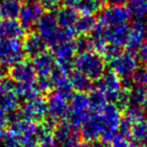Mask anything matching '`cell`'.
Returning <instances> with one entry per match:
<instances>
[{"instance_id": "obj_1", "label": "cell", "mask_w": 147, "mask_h": 147, "mask_svg": "<svg viewBox=\"0 0 147 147\" xmlns=\"http://www.w3.org/2000/svg\"><path fill=\"white\" fill-rule=\"evenodd\" d=\"M96 90L102 93L107 100L121 105H128V96L123 90L122 80L114 71H104L97 80Z\"/></svg>"}, {"instance_id": "obj_2", "label": "cell", "mask_w": 147, "mask_h": 147, "mask_svg": "<svg viewBox=\"0 0 147 147\" xmlns=\"http://www.w3.org/2000/svg\"><path fill=\"white\" fill-rule=\"evenodd\" d=\"M10 134L19 143L20 147H36L39 125L36 122L23 119L20 115H14L11 119Z\"/></svg>"}, {"instance_id": "obj_3", "label": "cell", "mask_w": 147, "mask_h": 147, "mask_svg": "<svg viewBox=\"0 0 147 147\" xmlns=\"http://www.w3.org/2000/svg\"><path fill=\"white\" fill-rule=\"evenodd\" d=\"M74 67L90 80H98L105 71V61L100 53L94 51H79L74 57Z\"/></svg>"}, {"instance_id": "obj_4", "label": "cell", "mask_w": 147, "mask_h": 147, "mask_svg": "<svg viewBox=\"0 0 147 147\" xmlns=\"http://www.w3.org/2000/svg\"><path fill=\"white\" fill-rule=\"evenodd\" d=\"M96 115L101 126L100 138L105 143L111 142L117 136L122 121L121 112L118 106L114 103H109L100 113Z\"/></svg>"}, {"instance_id": "obj_5", "label": "cell", "mask_w": 147, "mask_h": 147, "mask_svg": "<svg viewBox=\"0 0 147 147\" xmlns=\"http://www.w3.org/2000/svg\"><path fill=\"white\" fill-rule=\"evenodd\" d=\"M69 122L76 126L82 125L90 116V104H89V95L83 92L73 94L69 102Z\"/></svg>"}, {"instance_id": "obj_6", "label": "cell", "mask_w": 147, "mask_h": 147, "mask_svg": "<svg viewBox=\"0 0 147 147\" xmlns=\"http://www.w3.org/2000/svg\"><path fill=\"white\" fill-rule=\"evenodd\" d=\"M36 30L45 43L51 47L61 39V28L57 24L55 12L45 13L37 22Z\"/></svg>"}, {"instance_id": "obj_7", "label": "cell", "mask_w": 147, "mask_h": 147, "mask_svg": "<svg viewBox=\"0 0 147 147\" xmlns=\"http://www.w3.org/2000/svg\"><path fill=\"white\" fill-rule=\"evenodd\" d=\"M130 17V11L127 6L122 4H109L101 10L97 23L101 26L127 24Z\"/></svg>"}, {"instance_id": "obj_8", "label": "cell", "mask_w": 147, "mask_h": 147, "mask_svg": "<svg viewBox=\"0 0 147 147\" xmlns=\"http://www.w3.org/2000/svg\"><path fill=\"white\" fill-rule=\"evenodd\" d=\"M112 71L123 79L130 78L138 69V57L133 51H120L117 57L110 61Z\"/></svg>"}, {"instance_id": "obj_9", "label": "cell", "mask_w": 147, "mask_h": 147, "mask_svg": "<svg viewBox=\"0 0 147 147\" xmlns=\"http://www.w3.org/2000/svg\"><path fill=\"white\" fill-rule=\"evenodd\" d=\"M130 26L127 24L112 25V26H101L97 23L93 33L99 34L110 45L116 47H126L127 39L129 35Z\"/></svg>"}, {"instance_id": "obj_10", "label": "cell", "mask_w": 147, "mask_h": 147, "mask_svg": "<svg viewBox=\"0 0 147 147\" xmlns=\"http://www.w3.org/2000/svg\"><path fill=\"white\" fill-rule=\"evenodd\" d=\"M24 51L19 39H0V65L12 67L20 61Z\"/></svg>"}, {"instance_id": "obj_11", "label": "cell", "mask_w": 147, "mask_h": 147, "mask_svg": "<svg viewBox=\"0 0 147 147\" xmlns=\"http://www.w3.org/2000/svg\"><path fill=\"white\" fill-rule=\"evenodd\" d=\"M21 118L29 121H40L47 115V100L41 96H35L30 99H25L20 106Z\"/></svg>"}, {"instance_id": "obj_12", "label": "cell", "mask_w": 147, "mask_h": 147, "mask_svg": "<svg viewBox=\"0 0 147 147\" xmlns=\"http://www.w3.org/2000/svg\"><path fill=\"white\" fill-rule=\"evenodd\" d=\"M69 99L65 98L57 92H53L47 100V115L49 122L55 124L63 120L69 114Z\"/></svg>"}, {"instance_id": "obj_13", "label": "cell", "mask_w": 147, "mask_h": 147, "mask_svg": "<svg viewBox=\"0 0 147 147\" xmlns=\"http://www.w3.org/2000/svg\"><path fill=\"white\" fill-rule=\"evenodd\" d=\"M53 137L59 147H71L80 142L81 131L71 122H61L53 131Z\"/></svg>"}, {"instance_id": "obj_14", "label": "cell", "mask_w": 147, "mask_h": 147, "mask_svg": "<svg viewBox=\"0 0 147 147\" xmlns=\"http://www.w3.org/2000/svg\"><path fill=\"white\" fill-rule=\"evenodd\" d=\"M19 98L15 84L11 79L0 80V108L6 112H14L19 105Z\"/></svg>"}, {"instance_id": "obj_15", "label": "cell", "mask_w": 147, "mask_h": 147, "mask_svg": "<svg viewBox=\"0 0 147 147\" xmlns=\"http://www.w3.org/2000/svg\"><path fill=\"white\" fill-rule=\"evenodd\" d=\"M43 14L42 5L35 0H30L21 6L18 15V22L23 29H30L31 27L36 26Z\"/></svg>"}, {"instance_id": "obj_16", "label": "cell", "mask_w": 147, "mask_h": 147, "mask_svg": "<svg viewBox=\"0 0 147 147\" xmlns=\"http://www.w3.org/2000/svg\"><path fill=\"white\" fill-rule=\"evenodd\" d=\"M10 79L15 84H35L37 75L32 63L28 61H18L10 69Z\"/></svg>"}, {"instance_id": "obj_17", "label": "cell", "mask_w": 147, "mask_h": 147, "mask_svg": "<svg viewBox=\"0 0 147 147\" xmlns=\"http://www.w3.org/2000/svg\"><path fill=\"white\" fill-rule=\"evenodd\" d=\"M147 35V25L142 19L136 18L129 29V35L127 39L126 47L128 51H133L145 41Z\"/></svg>"}, {"instance_id": "obj_18", "label": "cell", "mask_w": 147, "mask_h": 147, "mask_svg": "<svg viewBox=\"0 0 147 147\" xmlns=\"http://www.w3.org/2000/svg\"><path fill=\"white\" fill-rule=\"evenodd\" d=\"M32 65L36 71L37 78H51L57 69L55 59L51 53H42L33 59Z\"/></svg>"}, {"instance_id": "obj_19", "label": "cell", "mask_w": 147, "mask_h": 147, "mask_svg": "<svg viewBox=\"0 0 147 147\" xmlns=\"http://www.w3.org/2000/svg\"><path fill=\"white\" fill-rule=\"evenodd\" d=\"M24 35V29L15 19L0 20V39H20Z\"/></svg>"}, {"instance_id": "obj_20", "label": "cell", "mask_w": 147, "mask_h": 147, "mask_svg": "<svg viewBox=\"0 0 147 147\" xmlns=\"http://www.w3.org/2000/svg\"><path fill=\"white\" fill-rule=\"evenodd\" d=\"M22 47H23L24 53H26L27 55L34 59L35 57L45 53V47H47V43L41 38L38 33H30L25 38Z\"/></svg>"}, {"instance_id": "obj_21", "label": "cell", "mask_w": 147, "mask_h": 147, "mask_svg": "<svg viewBox=\"0 0 147 147\" xmlns=\"http://www.w3.org/2000/svg\"><path fill=\"white\" fill-rule=\"evenodd\" d=\"M81 136L86 141H96L101 137V126L96 114H90L87 120L82 124Z\"/></svg>"}, {"instance_id": "obj_22", "label": "cell", "mask_w": 147, "mask_h": 147, "mask_svg": "<svg viewBox=\"0 0 147 147\" xmlns=\"http://www.w3.org/2000/svg\"><path fill=\"white\" fill-rule=\"evenodd\" d=\"M55 17L57 24L61 29H69L75 26V23L78 19V13L75 8L65 6L57 10Z\"/></svg>"}, {"instance_id": "obj_23", "label": "cell", "mask_w": 147, "mask_h": 147, "mask_svg": "<svg viewBox=\"0 0 147 147\" xmlns=\"http://www.w3.org/2000/svg\"><path fill=\"white\" fill-rule=\"evenodd\" d=\"M69 79L71 81L73 89L77 90L78 92L86 93L87 91L92 89V80H90L88 77L83 75L80 71H71L69 75Z\"/></svg>"}, {"instance_id": "obj_24", "label": "cell", "mask_w": 147, "mask_h": 147, "mask_svg": "<svg viewBox=\"0 0 147 147\" xmlns=\"http://www.w3.org/2000/svg\"><path fill=\"white\" fill-rule=\"evenodd\" d=\"M20 2L16 0H2L0 2V16L4 19H15L20 12Z\"/></svg>"}, {"instance_id": "obj_25", "label": "cell", "mask_w": 147, "mask_h": 147, "mask_svg": "<svg viewBox=\"0 0 147 147\" xmlns=\"http://www.w3.org/2000/svg\"><path fill=\"white\" fill-rule=\"evenodd\" d=\"M130 137L133 142L139 144L141 147H147V119L133 125L131 129Z\"/></svg>"}, {"instance_id": "obj_26", "label": "cell", "mask_w": 147, "mask_h": 147, "mask_svg": "<svg viewBox=\"0 0 147 147\" xmlns=\"http://www.w3.org/2000/svg\"><path fill=\"white\" fill-rule=\"evenodd\" d=\"M96 25L97 22L93 17V15L82 14L77 19L74 29L77 33H80V34H88L90 32H93Z\"/></svg>"}, {"instance_id": "obj_27", "label": "cell", "mask_w": 147, "mask_h": 147, "mask_svg": "<svg viewBox=\"0 0 147 147\" xmlns=\"http://www.w3.org/2000/svg\"><path fill=\"white\" fill-rule=\"evenodd\" d=\"M146 95L147 90L145 86L137 84H135V86H131L130 91L127 92V96H128V105L127 106H129V105L141 106Z\"/></svg>"}, {"instance_id": "obj_28", "label": "cell", "mask_w": 147, "mask_h": 147, "mask_svg": "<svg viewBox=\"0 0 147 147\" xmlns=\"http://www.w3.org/2000/svg\"><path fill=\"white\" fill-rule=\"evenodd\" d=\"M127 123L133 126V125L137 124V123L141 122L142 120L145 119V112L143 111L142 108L139 106H133V105H129L126 107L124 112V118Z\"/></svg>"}, {"instance_id": "obj_29", "label": "cell", "mask_w": 147, "mask_h": 147, "mask_svg": "<svg viewBox=\"0 0 147 147\" xmlns=\"http://www.w3.org/2000/svg\"><path fill=\"white\" fill-rule=\"evenodd\" d=\"M89 104H90V114H98L107 105V99L98 90H94L89 95Z\"/></svg>"}, {"instance_id": "obj_30", "label": "cell", "mask_w": 147, "mask_h": 147, "mask_svg": "<svg viewBox=\"0 0 147 147\" xmlns=\"http://www.w3.org/2000/svg\"><path fill=\"white\" fill-rule=\"evenodd\" d=\"M127 8L131 16L142 19L147 15V0H128Z\"/></svg>"}, {"instance_id": "obj_31", "label": "cell", "mask_w": 147, "mask_h": 147, "mask_svg": "<svg viewBox=\"0 0 147 147\" xmlns=\"http://www.w3.org/2000/svg\"><path fill=\"white\" fill-rule=\"evenodd\" d=\"M17 94L19 97L25 99H30L35 96H38V88L35 84H15Z\"/></svg>"}, {"instance_id": "obj_32", "label": "cell", "mask_w": 147, "mask_h": 147, "mask_svg": "<svg viewBox=\"0 0 147 147\" xmlns=\"http://www.w3.org/2000/svg\"><path fill=\"white\" fill-rule=\"evenodd\" d=\"M100 3L98 0H81L76 9L83 15H93L99 10Z\"/></svg>"}, {"instance_id": "obj_33", "label": "cell", "mask_w": 147, "mask_h": 147, "mask_svg": "<svg viewBox=\"0 0 147 147\" xmlns=\"http://www.w3.org/2000/svg\"><path fill=\"white\" fill-rule=\"evenodd\" d=\"M77 51H93V41L91 37H81L76 40Z\"/></svg>"}, {"instance_id": "obj_34", "label": "cell", "mask_w": 147, "mask_h": 147, "mask_svg": "<svg viewBox=\"0 0 147 147\" xmlns=\"http://www.w3.org/2000/svg\"><path fill=\"white\" fill-rule=\"evenodd\" d=\"M111 147H135L134 142L129 139V137H125L122 135H117L112 141Z\"/></svg>"}, {"instance_id": "obj_35", "label": "cell", "mask_w": 147, "mask_h": 147, "mask_svg": "<svg viewBox=\"0 0 147 147\" xmlns=\"http://www.w3.org/2000/svg\"><path fill=\"white\" fill-rule=\"evenodd\" d=\"M120 51H121L119 47H116V45H110V43H107V45L105 47L104 51H102L101 55H104L109 61H111V59H113L115 57H117V55L120 53Z\"/></svg>"}, {"instance_id": "obj_36", "label": "cell", "mask_w": 147, "mask_h": 147, "mask_svg": "<svg viewBox=\"0 0 147 147\" xmlns=\"http://www.w3.org/2000/svg\"><path fill=\"white\" fill-rule=\"evenodd\" d=\"M138 57L141 63L147 67V41H144L140 47H138Z\"/></svg>"}, {"instance_id": "obj_37", "label": "cell", "mask_w": 147, "mask_h": 147, "mask_svg": "<svg viewBox=\"0 0 147 147\" xmlns=\"http://www.w3.org/2000/svg\"><path fill=\"white\" fill-rule=\"evenodd\" d=\"M9 122H10V118L9 115L7 114L6 111L0 108V131H3L7 126H8Z\"/></svg>"}, {"instance_id": "obj_38", "label": "cell", "mask_w": 147, "mask_h": 147, "mask_svg": "<svg viewBox=\"0 0 147 147\" xmlns=\"http://www.w3.org/2000/svg\"><path fill=\"white\" fill-rule=\"evenodd\" d=\"M61 0H41V5L43 6V8H47L49 10L59 7Z\"/></svg>"}, {"instance_id": "obj_39", "label": "cell", "mask_w": 147, "mask_h": 147, "mask_svg": "<svg viewBox=\"0 0 147 147\" xmlns=\"http://www.w3.org/2000/svg\"><path fill=\"white\" fill-rule=\"evenodd\" d=\"M81 2V0H65V4L67 7H71V8H77L78 4Z\"/></svg>"}, {"instance_id": "obj_40", "label": "cell", "mask_w": 147, "mask_h": 147, "mask_svg": "<svg viewBox=\"0 0 147 147\" xmlns=\"http://www.w3.org/2000/svg\"><path fill=\"white\" fill-rule=\"evenodd\" d=\"M89 147H109L108 146V144L107 143H105V142H99V141H96V142H94L93 143L91 146H89Z\"/></svg>"}, {"instance_id": "obj_41", "label": "cell", "mask_w": 147, "mask_h": 147, "mask_svg": "<svg viewBox=\"0 0 147 147\" xmlns=\"http://www.w3.org/2000/svg\"><path fill=\"white\" fill-rule=\"evenodd\" d=\"M106 2H108L109 4H122L127 0H105Z\"/></svg>"}, {"instance_id": "obj_42", "label": "cell", "mask_w": 147, "mask_h": 147, "mask_svg": "<svg viewBox=\"0 0 147 147\" xmlns=\"http://www.w3.org/2000/svg\"><path fill=\"white\" fill-rule=\"evenodd\" d=\"M141 107H142L143 111H144L145 114H146L147 113V95H146V97H145L144 101L142 102V104H141Z\"/></svg>"}, {"instance_id": "obj_43", "label": "cell", "mask_w": 147, "mask_h": 147, "mask_svg": "<svg viewBox=\"0 0 147 147\" xmlns=\"http://www.w3.org/2000/svg\"><path fill=\"white\" fill-rule=\"evenodd\" d=\"M4 73H5L4 67H3L2 65H0V80L2 78H4Z\"/></svg>"}, {"instance_id": "obj_44", "label": "cell", "mask_w": 147, "mask_h": 147, "mask_svg": "<svg viewBox=\"0 0 147 147\" xmlns=\"http://www.w3.org/2000/svg\"><path fill=\"white\" fill-rule=\"evenodd\" d=\"M71 147H89V145L86 144V143H83V142H78L77 144H75Z\"/></svg>"}, {"instance_id": "obj_45", "label": "cell", "mask_w": 147, "mask_h": 147, "mask_svg": "<svg viewBox=\"0 0 147 147\" xmlns=\"http://www.w3.org/2000/svg\"><path fill=\"white\" fill-rule=\"evenodd\" d=\"M16 1H18V2H21V1H23V0H16Z\"/></svg>"}, {"instance_id": "obj_46", "label": "cell", "mask_w": 147, "mask_h": 147, "mask_svg": "<svg viewBox=\"0 0 147 147\" xmlns=\"http://www.w3.org/2000/svg\"><path fill=\"white\" fill-rule=\"evenodd\" d=\"M0 147H4V146H2V145H0Z\"/></svg>"}, {"instance_id": "obj_47", "label": "cell", "mask_w": 147, "mask_h": 147, "mask_svg": "<svg viewBox=\"0 0 147 147\" xmlns=\"http://www.w3.org/2000/svg\"><path fill=\"white\" fill-rule=\"evenodd\" d=\"M98 1H100V2H101V0H98Z\"/></svg>"}, {"instance_id": "obj_48", "label": "cell", "mask_w": 147, "mask_h": 147, "mask_svg": "<svg viewBox=\"0 0 147 147\" xmlns=\"http://www.w3.org/2000/svg\"><path fill=\"white\" fill-rule=\"evenodd\" d=\"M146 87H147V85H146Z\"/></svg>"}]
</instances>
